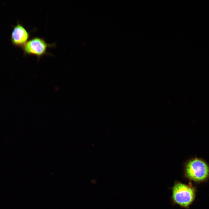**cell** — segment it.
<instances>
[{
    "mask_svg": "<svg viewBox=\"0 0 209 209\" xmlns=\"http://www.w3.org/2000/svg\"><path fill=\"white\" fill-rule=\"evenodd\" d=\"M172 190V197L174 200L182 206H188L194 199V190L190 186L177 183L174 186Z\"/></svg>",
    "mask_w": 209,
    "mask_h": 209,
    "instance_id": "3",
    "label": "cell"
},
{
    "mask_svg": "<svg viewBox=\"0 0 209 209\" xmlns=\"http://www.w3.org/2000/svg\"><path fill=\"white\" fill-rule=\"evenodd\" d=\"M55 46V43L48 44L42 38L34 37L29 40L21 48L24 56L33 55L39 60L45 55H51L47 51L48 49Z\"/></svg>",
    "mask_w": 209,
    "mask_h": 209,
    "instance_id": "2",
    "label": "cell"
},
{
    "mask_svg": "<svg viewBox=\"0 0 209 209\" xmlns=\"http://www.w3.org/2000/svg\"><path fill=\"white\" fill-rule=\"evenodd\" d=\"M30 34L19 22L13 27L10 40L14 46L21 48L28 40Z\"/></svg>",
    "mask_w": 209,
    "mask_h": 209,
    "instance_id": "4",
    "label": "cell"
},
{
    "mask_svg": "<svg viewBox=\"0 0 209 209\" xmlns=\"http://www.w3.org/2000/svg\"><path fill=\"white\" fill-rule=\"evenodd\" d=\"M185 165L186 176L191 180L201 181L206 179L209 175V166L201 158H193Z\"/></svg>",
    "mask_w": 209,
    "mask_h": 209,
    "instance_id": "1",
    "label": "cell"
}]
</instances>
